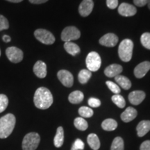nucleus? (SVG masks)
<instances>
[{
  "label": "nucleus",
  "mask_w": 150,
  "mask_h": 150,
  "mask_svg": "<svg viewBox=\"0 0 150 150\" xmlns=\"http://www.w3.org/2000/svg\"><path fill=\"white\" fill-rule=\"evenodd\" d=\"M53 101L52 94L47 88L40 87L36 90L33 97V102L38 108L47 109L53 104Z\"/></svg>",
  "instance_id": "nucleus-1"
},
{
  "label": "nucleus",
  "mask_w": 150,
  "mask_h": 150,
  "mask_svg": "<svg viewBox=\"0 0 150 150\" xmlns=\"http://www.w3.org/2000/svg\"><path fill=\"white\" fill-rule=\"evenodd\" d=\"M16 119L13 114L8 113L0 118V138L4 139L11 134L16 126Z\"/></svg>",
  "instance_id": "nucleus-2"
},
{
  "label": "nucleus",
  "mask_w": 150,
  "mask_h": 150,
  "mask_svg": "<svg viewBox=\"0 0 150 150\" xmlns=\"http://www.w3.org/2000/svg\"><path fill=\"white\" fill-rule=\"evenodd\" d=\"M134 43L130 39H125L120 42L118 48V54L122 61L129 62L131 61L133 55Z\"/></svg>",
  "instance_id": "nucleus-3"
},
{
  "label": "nucleus",
  "mask_w": 150,
  "mask_h": 150,
  "mask_svg": "<svg viewBox=\"0 0 150 150\" xmlns=\"http://www.w3.org/2000/svg\"><path fill=\"white\" fill-rule=\"evenodd\" d=\"M40 142V137L35 132L29 133L24 137L22 147L23 150H35Z\"/></svg>",
  "instance_id": "nucleus-4"
},
{
  "label": "nucleus",
  "mask_w": 150,
  "mask_h": 150,
  "mask_svg": "<svg viewBox=\"0 0 150 150\" xmlns=\"http://www.w3.org/2000/svg\"><path fill=\"white\" fill-rule=\"evenodd\" d=\"M86 63L88 70L91 72H96L100 68L102 65V59L98 53L91 52L86 57Z\"/></svg>",
  "instance_id": "nucleus-5"
},
{
  "label": "nucleus",
  "mask_w": 150,
  "mask_h": 150,
  "mask_svg": "<svg viewBox=\"0 0 150 150\" xmlns=\"http://www.w3.org/2000/svg\"><path fill=\"white\" fill-rule=\"evenodd\" d=\"M34 35L38 40L45 45H52L55 42L54 35L46 29H39L35 30Z\"/></svg>",
  "instance_id": "nucleus-6"
},
{
  "label": "nucleus",
  "mask_w": 150,
  "mask_h": 150,
  "mask_svg": "<svg viewBox=\"0 0 150 150\" xmlns=\"http://www.w3.org/2000/svg\"><path fill=\"white\" fill-rule=\"evenodd\" d=\"M81 36V33L75 27H67L63 30L61 33V40L64 42H72L77 40Z\"/></svg>",
  "instance_id": "nucleus-7"
},
{
  "label": "nucleus",
  "mask_w": 150,
  "mask_h": 150,
  "mask_svg": "<svg viewBox=\"0 0 150 150\" xmlns=\"http://www.w3.org/2000/svg\"><path fill=\"white\" fill-rule=\"evenodd\" d=\"M6 54L9 61L12 63H20L23 59V52L16 47H11L6 49Z\"/></svg>",
  "instance_id": "nucleus-8"
},
{
  "label": "nucleus",
  "mask_w": 150,
  "mask_h": 150,
  "mask_svg": "<svg viewBox=\"0 0 150 150\" xmlns=\"http://www.w3.org/2000/svg\"><path fill=\"white\" fill-rule=\"evenodd\" d=\"M57 76L61 83L65 87H72L74 83V78L72 73L65 70H59L57 73Z\"/></svg>",
  "instance_id": "nucleus-9"
},
{
  "label": "nucleus",
  "mask_w": 150,
  "mask_h": 150,
  "mask_svg": "<svg viewBox=\"0 0 150 150\" xmlns=\"http://www.w3.org/2000/svg\"><path fill=\"white\" fill-rule=\"evenodd\" d=\"M118 42V37L112 33H106L99 39V43L103 46L112 47H115Z\"/></svg>",
  "instance_id": "nucleus-10"
},
{
  "label": "nucleus",
  "mask_w": 150,
  "mask_h": 150,
  "mask_svg": "<svg viewBox=\"0 0 150 150\" xmlns=\"http://www.w3.org/2000/svg\"><path fill=\"white\" fill-rule=\"evenodd\" d=\"M118 13L122 16L131 17L136 15L137 10L134 6L127 3H122L118 7Z\"/></svg>",
  "instance_id": "nucleus-11"
},
{
  "label": "nucleus",
  "mask_w": 150,
  "mask_h": 150,
  "mask_svg": "<svg viewBox=\"0 0 150 150\" xmlns=\"http://www.w3.org/2000/svg\"><path fill=\"white\" fill-rule=\"evenodd\" d=\"M93 7V0H83L79 7V13L81 16L87 17L92 13Z\"/></svg>",
  "instance_id": "nucleus-12"
},
{
  "label": "nucleus",
  "mask_w": 150,
  "mask_h": 150,
  "mask_svg": "<svg viewBox=\"0 0 150 150\" xmlns=\"http://www.w3.org/2000/svg\"><path fill=\"white\" fill-rule=\"evenodd\" d=\"M150 70V62L144 61L135 67L134 73L136 78L141 79L145 76Z\"/></svg>",
  "instance_id": "nucleus-13"
},
{
  "label": "nucleus",
  "mask_w": 150,
  "mask_h": 150,
  "mask_svg": "<svg viewBox=\"0 0 150 150\" xmlns=\"http://www.w3.org/2000/svg\"><path fill=\"white\" fill-rule=\"evenodd\" d=\"M145 93L142 91H132L129 95V100L131 104L139 105L145 98Z\"/></svg>",
  "instance_id": "nucleus-14"
},
{
  "label": "nucleus",
  "mask_w": 150,
  "mask_h": 150,
  "mask_svg": "<svg viewBox=\"0 0 150 150\" xmlns=\"http://www.w3.org/2000/svg\"><path fill=\"white\" fill-rule=\"evenodd\" d=\"M33 70L38 78L43 79L47 76V65L42 61H38L35 63Z\"/></svg>",
  "instance_id": "nucleus-15"
},
{
  "label": "nucleus",
  "mask_w": 150,
  "mask_h": 150,
  "mask_svg": "<svg viewBox=\"0 0 150 150\" xmlns=\"http://www.w3.org/2000/svg\"><path fill=\"white\" fill-rule=\"evenodd\" d=\"M122 70L123 68L120 65L112 64L108 65V66L105 69L104 74L106 76H108V77H115V76L120 75V74L122 72Z\"/></svg>",
  "instance_id": "nucleus-16"
},
{
  "label": "nucleus",
  "mask_w": 150,
  "mask_h": 150,
  "mask_svg": "<svg viewBox=\"0 0 150 150\" xmlns=\"http://www.w3.org/2000/svg\"><path fill=\"white\" fill-rule=\"evenodd\" d=\"M137 110L133 107H128L121 114L122 120L125 122H129L136 117Z\"/></svg>",
  "instance_id": "nucleus-17"
},
{
  "label": "nucleus",
  "mask_w": 150,
  "mask_h": 150,
  "mask_svg": "<svg viewBox=\"0 0 150 150\" xmlns=\"http://www.w3.org/2000/svg\"><path fill=\"white\" fill-rule=\"evenodd\" d=\"M136 130L138 136H144L150 131V121L142 120L140 122L136 127Z\"/></svg>",
  "instance_id": "nucleus-18"
},
{
  "label": "nucleus",
  "mask_w": 150,
  "mask_h": 150,
  "mask_svg": "<svg viewBox=\"0 0 150 150\" xmlns=\"http://www.w3.org/2000/svg\"><path fill=\"white\" fill-rule=\"evenodd\" d=\"M64 142V130L62 127H58L56 134L54 138V144L56 147L59 148L63 145Z\"/></svg>",
  "instance_id": "nucleus-19"
},
{
  "label": "nucleus",
  "mask_w": 150,
  "mask_h": 150,
  "mask_svg": "<svg viewBox=\"0 0 150 150\" xmlns=\"http://www.w3.org/2000/svg\"><path fill=\"white\" fill-rule=\"evenodd\" d=\"M87 141L92 149L98 150L100 147V141H99L98 136L95 134H89L87 138Z\"/></svg>",
  "instance_id": "nucleus-20"
},
{
  "label": "nucleus",
  "mask_w": 150,
  "mask_h": 150,
  "mask_svg": "<svg viewBox=\"0 0 150 150\" xmlns=\"http://www.w3.org/2000/svg\"><path fill=\"white\" fill-rule=\"evenodd\" d=\"M84 98V95L83 93H82L81 91H76L72 92L70 94L68 97V99L69 102L72 104H79L83 101V99Z\"/></svg>",
  "instance_id": "nucleus-21"
},
{
  "label": "nucleus",
  "mask_w": 150,
  "mask_h": 150,
  "mask_svg": "<svg viewBox=\"0 0 150 150\" xmlns=\"http://www.w3.org/2000/svg\"><path fill=\"white\" fill-rule=\"evenodd\" d=\"M115 81L117 82L118 85L125 90H129L131 87V81L123 75H118L115 76Z\"/></svg>",
  "instance_id": "nucleus-22"
},
{
  "label": "nucleus",
  "mask_w": 150,
  "mask_h": 150,
  "mask_svg": "<svg viewBox=\"0 0 150 150\" xmlns=\"http://www.w3.org/2000/svg\"><path fill=\"white\" fill-rule=\"evenodd\" d=\"M64 48L65 51L72 56H76V54H79V52L81 51L79 47L72 42H65Z\"/></svg>",
  "instance_id": "nucleus-23"
},
{
  "label": "nucleus",
  "mask_w": 150,
  "mask_h": 150,
  "mask_svg": "<svg viewBox=\"0 0 150 150\" xmlns=\"http://www.w3.org/2000/svg\"><path fill=\"white\" fill-rule=\"evenodd\" d=\"M102 127L105 131H114L117 127V123L115 120L108 118V119H106L103 121V122L102 123Z\"/></svg>",
  "instance_id": "nucleus-24"
},
{
  "label": "nucleus",
  "mask_w": 150,
  "mask_h": 150,
  "mask_svg": "<svg viewBox=\"0 0 150 150\" xmlns=\"http://www.w3.org/2000/svg\"><path fill=\"white\" fill-rule=\"evenodd\" d=\"M92 72L88 70H81L79 73L78 79L79 82L82 84H85L88 81V80L91 78Z\"/></svg>",
  "instance_id": "nucleus-25"
},
{
  "label": "nucleus",
  "mask_w": 150,
  "mask_h": 150,
  "mask_svg": "<svg viewBox=\"0 0 150 150\" xmlns=\"http://www.w3.org/2000/svg\"><path fill=\"white\" fill-rule=\"evenodd\" d=\"M74 125L75 127L80 131H86L88 127L87 121L83 117H76L74 121Z\"/></svg>",
  "instance_id": "nucleus-26"
},
{
  "label": "nucleus",
  "mask_w": 150,
  "mask_h": 150,
  "mask_svg": "<svg viewBox=\"0 0 150 150\" xmlns=\"http://www.w3.org/2000/svg\"><path fill=\"white\" fill-rule=\"evenodd\" d=\"M125 145H124V140L121 137H116L113 140L110 150H124Z\"/></svg>",
  "instance_id": "nucleus-27"
},
{
  "label": "nucleus",
  "mask_w": 150,
  "mask_h": 150,
  "mask_svg": "<svg viewBox=\"0 0 150 150\" xmlns=\"http://www.w3.org/2000/svg\"><path fill=\"white\" fill-rule=\"evenodd\" d=\"M111 99L112 102L120 108H123L125 106V105H126V102H125V98L122 95H119V94L114 95L111 97Z\"/></svg>",
  "instance_id": "nucleus-28"
},
{
  "label": "nucleus",
  "mask_w": 150,
  "mask_h": 150,
  "mask_svg": "<svg viewBox=\"0 0 150 150\" xmlns=\"http://www.w3.org/2000/svg\"><path fill=\"white\" fill-rule=\"evenodd\" d=\"M79 113L81 116V117L88 118L91 117L93 115V110L91 108L87 107V106H81L79 109Z\"/></svg>",
  "instance_id": "nucleus-29"
},
{
  "label": "nucleus",
  "mask_w": 150,
  "mask_h": 150,
  "mask_svg": "<svg viewBox=\"0 0 150 150\" xmlns=\"http://www.w3.org/2000/svg\"><path fill=\"white\" fill-rule=\"evenodd\" d=\"M8 104V99L6 95L0 94V113L6 109Z\"/></svg>",
  "instance_id": "nucleus-30"
},
{
  "label": "nucleus",
  "mask_w": 150,
  "mask_h": 150,
  "mask_svg": "<svg viewBox=\"0 0 150 150\" xmlns=\"http://www.w3.org/2000/svg\"><path fill=\"white\" fill-rule=\"evenodd\" d=\"M140 41L144 47L150 50V33H144L140 37Z\"/></svg>",
  "instance_id": "nucleus-31"
},
{
  "label": "nucleus",
  "mask_w": 150,
  "mask_h": 150,
  "mask_svg": "<svg viewBox=\"0 0 150 150\" xmlns=\"http://www.w3.org/2000/svg\"><path fill=\"white\" fill-rule=\"evenodd\" d=\"M106 84L107 85L108 88L115 94V95H117V94H119L120 93V88L119 87V86L117 84L113 83V82L110 81H107L106 82Z\"/></svg>",
  "instance_id": "nucleus-32"
},
{
  "label": "nucleus",
  "mask_w": 150,
  "mask_h": 150,
  "mask_svg": "<svg viewBox=\"0 0 150 150\" xmlns=\"http://www.w3.org/2000/svg\"><path fill=\"white\" fill-rule=\"evenodd\" d=\"M84 147H85V145H84L83 142L79 138H77L71 147V150H83Z\"/></svg>",
  "instance_id": "nucleus-33"
},
{
  "label": "nucleus",
  "mask_w": 150,
  "mask_h": 150,
  "mask_svg": "<svg viewBox=\"0 0 150 150\" xmlns=\"http://www.w3.org/2000/svg\"><path fill=\"white\" fill-rule=\"evenodd\" d=\"M8 28L9 23L8 20L2 15H0V31H2V30L8 29Z\"/></svg>",
  "instance_id": "nucleus-34"
},
{
  "label": "nucleus",
  "mask_w": 150,
  "mask_h": 150,
  "mask_svg": "<svg viewBox=\"0 0 150 150\" xmlns=\"http://www.w3.org/2000/svg\"><path fill=\"white\" fill-rule=\"evenodd\" d=\"M88 105L92 108H97L100 106L101 101L99 99L91 97L88 99Z\"/></svg>",
  "instance_id": "nucleus-35"
},
{
  "label": "nucleus",
  "mask_w": 150,
  "mask_h": 150,
  "mask_svg": "<svg viewBox=\"0 0 150 150\" xmlns=\"http://www.w3.org/2000/svg\"><path fill=\"white\" fill-rule=\"evenodd\" d=\"M106 6L110 9H115L118 6V0H106Z\"/></svg>",
  "instance_id": "nucleus-36"
},
{
  "label": "nucleus",
  "mask_w": 150,
  "mask_h": 150,
  "mask_svg": "<svg viewBox=\"0 0 150 150\" xmlns=\"http://www.w3.org/2000/svg\"><path fill=\"white\" fill-rule=\"evenodd\" d=\"M140 150H150V140H145L141 144Z\"/></svg>",
  "instance_id": "nucleus-37"
},
{
  "label": "nucleus",
  "mask_w": 150,
  "mask_h": 150,
  "mask_svg": "<svg viewBox=\"0 0 150 150\" xmlns=\"http://www.w3.org/2000/svg\"><path fill=\"white\" fill-rule=\"evenodd\" d=\"M148 0H134V3L137 6L142 7L147 4Z\"/></svg>",
  "instance_id": "nucleus-38"
},
{
  "label": "nucleus",
  "mask_w": 150,
  "mask_h": 150,
  "mask_svg": "<svg viewBox=\"0 0 150 150\" xmlns=\"http://www.w3.org/2000/svg\"><path fill=\"white\" fill-rule=\"evenodd\" d=\"M31 4H40L45 3L48 0H29Z\"/></svg>",
  "instance_id": "nucleus-39"
},
{
  "label": "nucleus",
  "mask_w": 150,
  "mask_h": 150,
  "mask_svg": "<svg viewBox=\"0 0 150 150\" xmlns=\"http://www.w3.org/2000/svg\"><path fill=\"white\" fill-rule=\"evenodd\" d=\"M2 39H3V40L5 42H9L11 40V37L9 36V35H4L3 38H2Z\"/></svg>",
  "instance_id": "nucleus-40"
},
{
  "label": "nucleus",
  "mask_w": 150,
  "mask_h": 150,
  "mask_svg": "<svg viewBox=\"0 0 150 150\" xmlns=\"http://www.w3.org/2000/svg\"><path fill=\"white\" fill-rule=\"evenodd\" d=\"M6 1H10V2H12V3H19V2H21V1H23V0H6Z\"/></svg>",
  "instance_id": "nucleus-41"
},
{
  "label": "nucleus",
  "mask_w": 150,
  "mask_h": 150,
  "mask_svg": "<svg viewBox=\"0 0 150 150\" xmlns=\"http://www.w3.org/2000/svg\"><path fill=\"white\" fill-rule=\"evenodd\" d=\"M147 6H148V8L150 9V0H148L147 1Z\"/></svg>",
  "instance_id": "nucleus-42"
},
{
  "label": "nucleus",
  "mask_w": 150,
  "mask_h": 150,
  "mask_svg": "<svg viewBox=\"0 0 150 150\" xmlns=\"http://www.w3.org/2000/svg\"><path fill=\"white\" fill-rule=\"evenodd\" d=\"M0 56H1V50H0Z\"/></svg>",
  "instance_id": "nucleus-43"
}]
</instances>
